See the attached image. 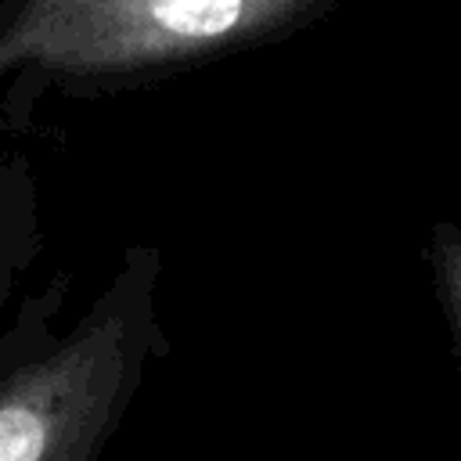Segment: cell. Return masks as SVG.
<instances>
[{
	"label": "cell",
	"mask_w": 461,
	"mask_h": 461,
	"mask_svg": "<svg viewBox=\"0 0 461 461\" xmlns=\"http://www.w3.org/2000/svg\"><path fill=\"white\" fill-rule=\"evenodd\" d=\"M4 349H7V346H0V353H4ZM7 367H14V364H0V375H4Z\"/></svg>",
	"instance_id": "obj_5"
},
{
	"label": "cell",
	"mask_w": 461,
	"mask_h": 461,
	"mask_svg": "<svg viewBox=\"0 0 461 461\" xmlns=\"http://www.w3.org/2000/svg\"><path fill=\"white\" fill-rule=\"evenodd\" d=\"M14 234L7 230V234H0V299H4V288H7V281H11V274H14Z\"/></svg>",
	"instance_id": "obj_4"
},
{
	"label": "cell",
	"mask_w": 461,
	"mask_h": 461,
	"mask_svg": "<svg viewBox=\"0 0 461 461\" xmlns=\"http://www.w3.org/2000/svg\"><path fill=\"white\" fill-rule=\"evenodd\" d=\"M335 0H0V79H130L285 36Z\"/></svg>",
	"instance_id": "obj_2"
},
{
	"label": "cell",
	"mask_w": 461,
	"mask_h": 461,
	"mask_svg": "<svg viewBox=\"0 0 461 461\" xmlns=\"http://www.w3.org/2000/svg\"><path fill=\"white\" fill-rule=\"evenodd\" d=\"M0 234H7V230H0Z\"/></svg>",
	"instance_id": "obj_6"
},
{
	"label": "cell",
	"mask_w": 461,
	"mask_h": 461,
	"mask_svg": "<svg viewBox=\"0 0 461 461\" xmlns=\"http://www.w3.org/2000/svg\"><path fill=\"white\" fill-rule=\"evenodd\" d=\"M158 285V249H126L72 335L0 375V461H101L162 353Z\"/></svg>",
	"instance_id": "obj_1"
},
{
	"label": "cell",
	"mask_w": 461,
	"mask_h": 461,
	"mask_svg": "<svg viewBox=\"0 0 461 461\" xmlns=\"http://www.w3.org/2000/svg\"><path fill=\"white\" fill-rule=\"evenodd\" d=\"M429 263L436 277V292L443 303V313L454 328V339L461 346V227L457 223H432L429 234Z\"/></svg>",
	"instance_id": "obj_3"
}]
</instances>
